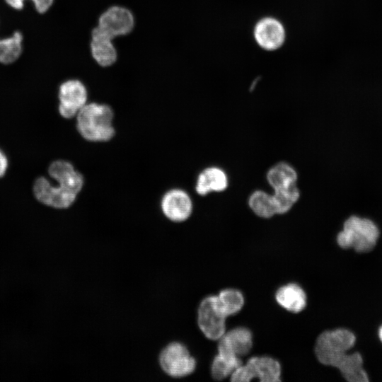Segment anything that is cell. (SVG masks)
I'll list each match as a JSON object with an SVG mask.
<instances>
[{"label":"cell","mask_w":382,"mask_h":382,"mask_svg":"<svg viewBox=\"0 0 382 382\" xmlns=\"http://www.w3.org/2000/svg\"><path fill=\"white\" fill-rule=\"evenodd\" d=\"M48 172L57 180L58 186L52 185L45 178L40 177L35 180L33 187L35 197L50 207L68 208L83 187L82 175L74 169L71 163L62 160L52 163Z\"/></svg>","instance_id":"cell-1"},{"label":"cell","mask_w":382,"mask_h":382,"mask_svg":"<svg viewBox=\"0 0 382 382\" xmlns=\"http://www.w3.org/2000/svg\"><path fill=\"white\" fill-rule=\"evenodd\" d=\"M113 111L106 104H86L76 115V127L85 139L93 142L110 140L115 131L112 125Z\"/></svg>","instance_id":"cell-2"},{"label":"cell","mask_w":382,"mask_h":382,"mask_svg":"<svg viewBox=\"0 0 382 382\" xmlns=\"http://www.w3.org/2000/svg\"><path fill=\"white\" fill-rule=\"evenodd\" d=\"M376 224L366 218L351 216L337 236V243L343 249L352 248L357 253H367L376 245L379 237Z\"/></svg>","instance_id":"cell-3"},{"label":"cell","mask_w":382,"mask_h":382,"mask_svg":"<svg viewBox=\"0 0 382 382\" xmlns=\"http://www.w3.org/2000/svg\"><path fill=\"white\" fill-rule=\"evenodd\" d=\"M356 342L355 335L346 328H337L320 333L316 340L315 354L320 363L332 366L335 361L348 352Z\"/></svg>","instance_id":"cell-4"},{"label":"cell","mask_w":382,"mask_h":382,"mask_svg":"<svg viewBox=\"0 0 382 382\" xmlns=\"http://www.w3.org/2000/svg\"><path fill=\"white\" fill-rule=\"evenodd\" d=\"M281 365L270 357H253L238 366L231 375L233 382H249L257 378L261 382L280 381Z\"/></svg>","instance_id":"cell-5"},{"label":"cell","mask_w":382,"mask_h":382,"mask_svg":"<svg viewBox=\"0 0 382 382\" xmlns=\"http://www.w3.org/2000/svg\"><path fill=\"white\" fill-rule=\"evenodd\" d=\"M159 364L168 376L181 378L191 374L195 369L196 361L187 348L180 342L168 345L161 352Z\"/></svg>","instance_id":"cell-6"},{"label":"cell","mask_w":382,"mask_h":382,"mask_svg":"<svg viewBox=\"0 0 382 382\" xmlns=\"http://www.w3.org/2000/svg\"><path fill=\"white\" fill-rule=\"evenodd\" d=\"M226 317L216 306L215 295H210L200 302L197 311L198 326L204 336L218 340L226 331Z\"/></svg>","instance_id":"cell-7"},{"label":"cell","mask_w":382,"mask_h":382,"mask_svg":"<svg viewBox=\"0 0 382 382\" xmlns=\"http://www.w3.org/2000/svg\"><path fill=\"white\" fill-rule=\"evenodd\" d=\"M97 26L114 39L129 35L134 28L135 18L128 8L114 5L100 15Z\"/></svg>","instance_id":"cell-8"},{"label":"cell","mask_w":382,"mask_h":382,"mask_svg":"<svg viewBox=\"0 0 382 382\" xmlns=\"http://www.w3.org/2000/svg\"><path fill=\"white\" fill-rule=\"evenodd\" d=\"M59 112L64 118L76 116L86 104L88 91L84 83L79 79H69L63 82L58 91Z\"/></svg>","instance_id":"cell-9"},{"label":"cell","mask_w":382,"mask_h":382,"mask_svg":"<svg viewBox=\"0 0 382 382\" xmlns=\"http://www.w3.org/2000/svg\"><path fill=\"white\" fill-rule=\"evenodd\" d=\"M218 353L241 358L249 353L253 347V335L244 327L226 331L218 340Z\"/></svg>","instance_id":"cell-10"},{"label":"cell","mask_w":382,"mask_h":382,"mask_svg":"<svg viewBox=\"0 0 382 382\" xmlns=\"http://www.w3.org/2000/svg\"><path fill=\"white\" fill-rule=\"evenodd\" d=\"M161 207L166 218L174 222H182L190 216L192 202L186 192L173 189L163 195Z\"/></svg>","instance_id":"cell-11"},{"label":"cell","mask_w":382,"mask_h":382,"mask_svg":"<svg viewBox=\"0 0 382 382\" xmlns=\"http://www.w3.org/2000/svg\"><path fill=\"white\" fill-rule=\"evenodd\" d=\"M113 38L97 25L91 33L90 50L95 62L102 67L113 65L117 60L118 52Z\"/></svg>","instance_id":"cell-12"},{"label":"cell","mask_w":382,"mask_h":382,"mask_svg":"<svg viewBox=\"0 0 382 382\" xmlns=\"http://www.w3.org/2000/svg\"><path fill=\"white\" fill-rule=\"evenodd\" d=\"M254 35L258 45L267 50L280 47L285 38L283 25L273 18L260 20L255 25Z\"/></svg>","instance_id":"cell-13"},{"label":"cell","mask_w":382,"mask_h":382,"mask_svg":"<svg viewBox=\"0 0 382 382\" xmlns=\"http://www.w3.org/2000/svg\"><path fill=\"white\" fill-rule=\"evenodd\" d=\"M332 366L339 369L344 378L349 382L369 381V376L363 367V358L359 352H347L342 355Z\"/></svg>","instance_id":"cell-14"},{"label":"cell","mask_w":382,"mask_h":382,"mask_svg":"<svg viewBox=\"0 0 382 382\" xmlns=\"http://www.w3.org/2000/svg\"><path fill=\"white\" fill-rule=\"evenodd\" d=\"M277 303L291 313H297L306 306V294L297 284L289 283L279 287L275 294Z\"/></svg>","instance_id":"cell-15"},{"label":"cell","mask_w":382,"mask_h":382,"mask_svg":"<svg viewBox=\"0 0 382 382\" xmlns=\"http://www.w3.org/2000/svg\"><path fill=\"white\" fill-rule=\"evenodd\" d=\"M228 187V178L225 172L217 167H209L198 175L195 190L204 196L212 192H221Z\"/></svg>","instance_id":"cell-16"},{"label":"cell","mask_w":382,"mask_h":382,"mask_svg":"<svg viewBox=\"0 0 382 382\" xmlns=\"http://www.w3.org/2000/svg\"><path fill=\"white\" fill-rule=\"evenodd\" d=\"M297 173L289 164L281 162L272 167L267 173V180L274 190L288 188L296 185Z\"/></svg>","instance_id":"cell-17"},{"label":"cell","mask_w":382,"mask_h":382,"mask_svg":"<svg viewBox=\"0 0 382 382\" xmlns=\"http://www.w3.org/2000/svg\"><path fill=\"white\" fill-rule=\"evenodd\" d=\"M217 307L227 318L239 312L244 304L243 294L236 289H225L215 295Z\"/></svg>","instance_id":"cell-18"},{"label":"cell","mask_w":382,"mask_h":382,"mask_svg":"<svg viewBox=\"0 0 382 382\" xmlns=\"http://www.w3.org/2000/svg\"><path fill=\"white\" fill-rule=\"evenodd\" d=\"M22 42L23 35L19 31L0 39V63L9 64L16 61L22 53Z\"/></svg>","instance_id":"cell-19"},{"label":"cell","mask_w":382,"mask_h":382,"mask_svg":"<svg viewBox=\"0 0 382 382\" xmlns=\"http://www.w3.org/2000/svg\"><path fill=\"white\" fill-rule=\"evenodd\" d=\"M252 211L259 217L271 218L277 214L272 195L262 190L253 192L248 199Z\"/></svg>","instance_id":"cell-20"},{"label":"cell","mask_w":382,"mask_h":382,"mask_svg":"<svg viewBox=\"0 0 382 382\" xmlns=\"http://www.w3.org/2000/svg\"><path fill=\"white\" fill-rule=\"evenodd\" d=\"M241 358L217 354L212 361L211 374L218 381L231 376L233 371L242 364Z\"/></svg>","instance_id":"cell-21"},{"label":"cell","mask_w":382,"mask_h":382,"mask_svg":"<svg viewBox=\"0 0 382 382\" xmlns=\"http://www.w3.org/2000/svg\"><path fill=\"white\" fill-rule=\"evenodd\" d=\"M272 195L277 214H283L288 212L298 201L300 192L295 185L288 188L274 190Z\"/></svg>","instance_id":"cell-22"},{"label":"cell","mask_w":382,"mask_h":382,"mask_svg":"<svg viewBox=\"0 0 382 382\" xmlns=\"http://www.w3.org/2000/svg\"><path fill=\"white\" fill-rule=\"evenodd\" d=\"M11 7L20 10L24 6L25 0H5ZM33 1L35 10L40 13L47 12L52 6L54 0H30Z\"/></svg>","instance_id":"cell-23"},{"label":"cell","mask_w":382,"mask_h":382,"mask_svg":"<svg viewBox=\"0 0 382 382\" xmlns=\"http://www.w3.org/2000/svg\"><path fill=\"white\" fill-rule=\"evenodd\" d=\"M8 161L6 155L0 149V178L2 177L7 169Z\"/></svg>","instance_id":"cell-24"},{"label":"cell","mask_w":382,"mask_h":382,"mask_svg":"<svg viewBox=\"0 0 382 382\" xmlns=\"http://www.w3.org/2000/svg\"><path fill=\"white\" fill-rule=\"evenodd\" d=\"M378 335L381 342L382 343V325L378 328Z\"/></svg>","instance_id":"cell-25"}]
</instances>
